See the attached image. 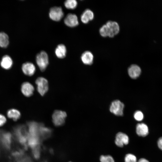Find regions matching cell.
Wrapping results in <instances>:
<instances>
[{"label":"cell","instance_id":"6da1fadb","mask_svg":"<svg viewBox=\"0 0 162 162\" xmlns=\"http://www.w3.org/2000/svg\"><path fill=\"white\" fill-rule=\"evenodd\" d=\"M14 130L17 139L20 143L26 148L29 136L26 127L23 125H19L16 127Z\"/></svg>","mask_w":162,"mask_h":162},{"label":"cell","instance_id":"7a4b0ae2","mask_svg":"<svg viewBox=\"0 0 162 162\" xmlns=\"http://www.w3.org/2000/svg\"><path fill=\"white\" fill-rule=\"evenodd\" d=\"M36 61L40 70H45L49 64V58L48 54L45 51H42L36 55Z\"/></svg>","mask_w":162,"mask_h":162},{"label":"cell","instance_id":"3957f363","mask_svg":"<svg viewBox=\"0 0 162 162\" xmlns=\"http://www.w3.org/2000/svg\"><path fill=\"white\" fill-rule=\"evenodd\" d=\"M67 115L65 112L60 110H56L52 116V122L54 125L56 127L63 125L65 123Z\"/></svg>","mask_w":162,"mask_h":162},{"label":"cell","instance_id":"277c9868","mask_svg":"<svg viewBox=\"0 0 162 162\" xmlns=\"http://www.w3.org/2000/svg\"><path fill=\"white\" fill-rule=\"evenodd\" d=\"M35 82L38 92L41 96L44 95L48 91L49 88L47 80L43 77H40L36 79Z\"/></svg>","mask_w":162,"mask_h":162},{"label":"cell","instance_id":"5b68a950","mask_svg":"<svg viewBox=\"0 0 162 162\" xmlns=\"http://www.w3.org/2000/svg\"><path fill=\"white\" fill-rule=\"evenodd\" d=\"M41 123L34 121H29L27 123L29 136L40 138L39 132Z\"/></svg>","mask_w":162,"mask_h":162},{"label":"cell","instance_id":"8992f818","mask_svg":"<svg viewBox=\"0 0 162 162\" xmlns=\"http://www.w3.org/2000/svg\"><path fill=\"white\" fill-rule=\"evenodd\" d=\"M64 12L61 7H54L51 8L49 12L51 19L55 21L60 20L64 16Z\"/></svg>","mask_w":162,"mask_h":162},{"label":"cell","instance_id":"52a82bcc","mask_svg":"<svg viewBox=\"0 0 162 162\" xmlns=\"http://www.w3.org/2000/svg\"><path fill=\"white\" fill-rule=\"evenodd\" d=\"M124 107V105L122 102L119 100H116L111 103L110 110V112L115 115L122 116L123 115Z\"/></svg>","mask_w":162,"mask_h":162},{"label":"cell","instance_id":"ba28073f","mask_svg":"<svg viewBox=\"0 0 162 162\" xmlns=\"http://www.w3.org/2000/svg\"><path fill=\"white\" fill-rule=\"evenodd\" d=\"M52 134L53 130L52 129L45 127L43 123H41L39 129V134L42 141L50 138Z\"/></svg>","mask_w":162,"mask_h":162},{"label":"cell","instance_id":"9c48e42d","mask_svg":"<svg viewBox=\"0 0 162 162\" xmlns=\"http://www.w3.org/2000/svg\"><path fill=\"white\" fill-rule=\"evenodd\" d=\"M106 24L109 29V37H113L119 32L120 27L116 22L109 21L107 22Z\"/></svg>","mask_w":162,"mask_h":162},{"label":"cell","instance_id":"30bf717a","mask_svg":"<svg viewBox=\"0 0 162 162\" xmlns=\"http://www.w3.org/2000/svg\"><path fill=\"white\" fill-rule=\"evenodd\" d=\"M64 24L70 27H74L79 24L77 16L74 14L69 13L67 14L64 20Z\"/></svg>","mask_w":162,"mask_h":162},{"label":"cell","instance_id":"8fae6325","mask_svg":"<svg viewBox=\"0 0 162 162\" xmlns=\"http://www.w3.org/2000/svg\"><path fill=\"white\" fill-rule=\"evenodd\" d=\"M129 141L128 137L126 134L121 132L117 134L115 143L117 146L122 147L124 145L128 144Z\"/></svg>","mask_w":162,"mask_h":162},{"label":"cell","instance_id":"7c38bea8","mask_svg":"<svg viewBox=\"0 0 162 162\" xmlns=\"http://www.w3.org/2000/svg\"><path fill=\"white\" fill-rule=\"evenodd\" d=\"M21 89L22 94L25 96L29 97L33 94L34 88L31 83L26 82L22 84Z\"/></svg>","mask_w":162,"mask_h":162},{"label":"cell","instance_id":"4fadbf2b","mask_svg":"<svg viewBox=\"0 0 162 162\" xmlns=\"http://www.w3.org/2000/svg\"><path fill=\"white\" fill-rule=\"evenodd\" d=\"M22 70L26 75L31 76L34 75L36 71L34 65L32 63L26 62L23 63L22 66Z\"/></svg>","mask_w":162,"mask_h":162},{"label":"cell","instance_id":"5bb4252c","mask_svg":"<svg viewBox=\"0 0 162 162\" xmlns=\"http://www.w3.org/2000/svg\"><path fill=\"white\" fill-rule=\"evenodd\" d=\"M128 72L130 76L132 79L138 77L141 73L140 67L136 64H132L128 69Z\"/></svg>","mask_w":162,"mask_h":162},{"label":"cell","instance_id":"9a60e30c","mask_svg":"<svg viewBox=\"0 0 162 162\" xmlns=\"http://www.w3.org/2000/svg\"><path fill=\"white\" fill-rule=\"evenodd\" d=\"M94 16L93 11L89 9H86L82 14L80 19L83 23L87 24L90 21L93 20Z\"/></svg>","mask_w":162,"mask_h":162},{"label":"cell","instance_id":"2e32d148","mask_svg":"<svg viewBox=\"0 0 162 162\" xmlns=\"http://www.w3.org/2000/svg\"><path fill=\"white\" fill-rule=\"evenodd\" d=\"M81 59L83 64L86 65H91L93 62L94 56L90 51H86L81 55Z\"/></svg>","mask_w":162,"mask_h":162},{"label":"cell","instance_id":"e0dca14e","mask_svg":"<svg viewBox=\"0 0 162 162\" xmlns=\"http://www.w3.org/2000/svg\"><path fill=\"white\" fill-rule=\"evenodd\" d=\"M136 131L139 136L144 137L148 134V129L147 126L144 123H139L136 126Z\"/></svg>","mask_w":162,"mask_h":162},{"label":"cell","instance_id":"ac0fdd59","mask_svg":"<svg viewBox=\"0 0 162 162\" xmlns=\"http://www.w3.org/2000/svg\"><path fill=\"white\" fill-rule=\"evenodd\" d=\"M13 63V61L11 58L9 56L6 55L2 58L0 62V65L3 69L8 70L11 68Z\"/></svg>","mask_w":162,"mask_h":162},{"label":"cell","instance_id":"d6986e66","mask_svg":"<svg viewBox=\"0 0 162 162\" xmlns=\"http://www.w3.org/2000/svg\"><path fill=\"white\" fill-rule=\"evenodd\" d=\"M67 49L65 46L62 44L58 45L55 49V53L58 58H64L66 54Z\"/></svg>","mask_w":162,"mask_h":162},{"label":"cell","instance_id":"ffe728a7","mask_svg":"<svg viewBox=\"0 0 162 162\" xmlns=\"http://www.w3.org/2000/svg\"><path fill=\"white\" fill-rule=\"evenodd\" d=\"M1 136L2 144L5 148H9L10 146L11 141V136L8 133H4Z\"/></svg>","mask_w":162,"mask_h":162},{"label":"cell","instance_id":"44dd1931","mask_svg":"<svg viewBox=\"0 0 162 162\" xmlns=\"http://www.w3.org/2000/svg\"><path fill=\"white\" fill-rule=\"evenodd\" d=\"M7 115L9 118L12 119L14 121H16L20 118L21 113L17 109H11L8 111Z\"/></svg>","mask_w":162,"mask_h":162},{"label":"cell","instance_id":"7402d4cb","mask_svg":"<svg viewBox=\"0 0 162 162\" xmlns=\"http://www.w3.org/2000/svg\"><path fill=\"white\" fill-rule=\"evenodd\" d=\"M9 44L8 35L4 32H0V46L6 48Z\"/></svg>","mask_w":162,"mask_h":162},{"label":"cell","instance_id":"603a6c76","mask_svg":"<svg viewBox=\"0 0 162 162\" xmlns=\"http://www.w3.org/2000/svg\"><path fill=\"white\" fill-rule=\"evenodd\" d=\"M64 5L68 9H74L77 6V2L76 0H67L64 2Z\"/></svg>","mask_w":162,"mask_h":162},{"label":"cell","instance_id":"cb8c5ba5","mask_svg":"<svg viewBox=\"0 0 162 162\" xmlns=\"http://www.w3.org/2000/svg\"><path fill=\"white\" fill-rule=\"evenodd\" d=\"M32 149V155L34 158L37 160L39 159L41 155V145H38Z\"/></svg>","mask_w":162,"mask_h":162},{"label":"cell","instance_id":"d4e9b609","mask_svg":"<svg viewBox=\"0 0 162 162\" xmlns=\"http://www.w3.org/2000/svg\"><path fill=\"white\" fill-rule=\"evenodd\" d=\"M99 33L103 37H106L109 36V31L106 24L103 25L99 29Z\"/></svg>","mask_w":162,"mask_h":162},{"label":"cell","instance_id":"484cf974","mask_svg":"<svg viewBox=\"0 0 162 162\" xmlns=\"http://www.w3.org/2000/svg\"><path fill=\"white\" fill-rule=\"evenodd\" d=\"M124 160L125 162H137L136 157L131 154H128L126 155Z\"/></svg>","mask_w":162,"mask_h":162},{"label":"cell","instance_id":"4316f807","mask_svg":"<svg viewBox=\"0 0 162 162\" xmlns=\"http://www.w3.org/2000/svg\"><path fill=\"white\" fill-rule=\"evenodd\" d=\"M101 162H114L112 157L110 155H101L100 158Z\"/></svg>","mask_w":162,"mask_h":162},{"label":"cell","instance_id":"83f0119b","mask_svg":"<svg viewBox=\"0 0 162 162\" xmlns=\"http://www.w3.org/2000/svg\"><path fill=\"white\" fill-rule=\"evenodd\" d=\"M135 119L138 121H141L143 118L144 116L142 113L140 111H136L134 115Z\"/></svg>","mask_w":162,"mask_h":162},{"label":"cell","instance_id":"f1b7e54d","mask_svg":"<svg viewBox=\"0 0 162 162\" xmlns=\"http://www.w3.org/2000/svg\"><path fill=\"white\" fill-rule=\"evenodd\" d=\"M6 117L3 115L0 114V126H2L6 122Z\"/></svg>","mask_w":162,"mask_h":162},{"label":"cell","instance_id":"f546056e","mask_svg":"<svg viewBox=\"0 0 162 162\" xmlns=\"http://www.w3.org/2000/svg\"><path fill=\"white\" fill-rule=\"evenodd\" d=\"M18 162H33L31 158L28 156H26L20 159Z\"/></svg>","mask_w":162,"mask_h":162},{"label":"cell","instance_id":"4dcf8cb0","mask_svg":"<svg viewBox=\"0 0 162 162\" xmlns=\"http://www.w3.org/2000/svg\"><path fill=\"white\" fill-rule=\"evenodd\" d=\"M158 145L159 148L162 150V137H160L158 141Z\"/></svg>","mask_w":162,"mask_h":162},{"label":"cell","instance_id":"1f68e13d","mask_svg":"<svg viewBox=\"0 0 162 162\" xmlns=\"http://www.w3.org/2000/svg\"><path fill=\"white\" fill-rule=\"evenodd\" d=\"M137 162H149V161L145 158H142L139 159Z\"/></svg>","mask_w":162,"mask_h":162},{"label":"cell","instance_id":"d6a6232c","mask_svg":"<svg viewBox=\"0 0 162 162\" xmlns=\"http://www.w3.org/2000/svg\"><path fill=\"white\" fill-rule=\"evenodd\" d=\"M49 152L51 154H54V151L52 148H50L49 150Z\"/></svg>","mask_w":162,"mask_h":162},{"label":"cell","instance_id":"836d02e7","mask_svg":"<svg viewBox=\"0 0 162 162\" xmlns=\"http://www.w3.org/2000/svg\"><path fill=\"white\" fill-rule=\"evenodd\" d=\"M41 162H48V161L46 160H44L42 161H41Z\"/></svg>","mask_w":162,"mask_h":162},{"label":"cell","instance_id":"e575fe53","mask_svg":"<svg viewBox=\"0 0 162 162\" xmlns=\"http://www.w3.org/2000/svg\"></svg>","mask_w":162,"mask_h":162}]
</instances>
